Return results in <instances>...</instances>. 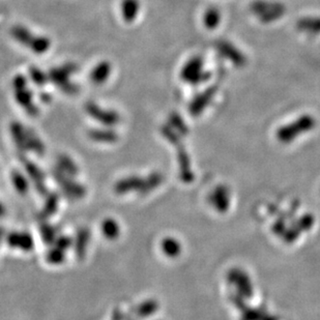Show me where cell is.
Wrapping results in <instances>:
<instances>
[{
	"mask_svg": "<svg viewBox=\"0 0 320 320\" xmlns=\"http://www.w3.org/2000/svg\"><path fill=\"white\" fill-rule=\"evenodd\" d=\"M252 13L264 23L277 21L285 14V6L277 1L271 0H257L251 5Z\"/></svg>",
	"mask_w": 320,
	"mask_h": 320,
	"instance_id": "cell-1",
	"label": "cell"
},
{
	"mask_svg": "<svg viewBox=\"0 0 320 320\" xmlns=\"http://www.w3.org/2000/svg\"><path fill=\"white\" fill-rule=\"evenodd\" d=\"M315 125L314 118L310 115L301 116L299 120L294 121L292 123L283 126L278 132V138L283 142H289L292 141L296 136L301 134L308 132Z\"/></svg>",
	"mask_w": 320,
	"mask_h": 320,
	"instance_id": "cell-2",
	"label": "cell"
},
{
	"mask_svg": "<svg viewBox=\"0 0 320 320\" xmlns=\"http://www.w3.org/2000/svg\"><path fill=\"white\" fill-rule=\"evenodd\" d=\"M183 79L191 84H198L207 79L206 73L203 70V61L199 57L192 58L183 66L182 71Z\"/></svg>",
	"mask_w": 320,
	"mask_h": 320,
	"instance_id": "cell-3",
	"label": "cell"
},
{
	"mask_svg": "<svg viewBox=\"0 0 320 320\" xmlns=\"http://www.w3.org/2000/svg\"><path fill=\"white\" fill-rule=\"evenodd\" d=\"M218 51L227 58L228 61L234 63L236 66H243L245 63V57L240 50H237L233 45L227 42L218 43Z\"/></svg>",
	"mask_w": 320,
	"mask_h": 320,
	"instance_id": "cell-4",
	"label": "cell"
},
{
	"mask_svg": "<svg viewBox=\"0 0 320 320\" xmlns=\"http://www.w3.org/2000/svg\"><path fill=\"white\" fill-rule=\"evenodd\" d=\"M144 180L138 176H130L122 180L115 184V192L117 194H126L132 191H138L140 193L143 187Z\"/></svg>",
	"mask_w": 320,
	"mask_h": 320,
	"instance_id": "cell-5",
	"label": "cell"
},
{
	"mask_svg": "<svg viewBox=\"0 0 320 320\" xmlns=\"http://www.w3.org/2000/svg\"><path fill=\"white\" fill-rule=\"evenodd\" d=\"M7 243L12 248H17L23 251L33 249V240L27 233L13 232L7 237Z\"/></svg>",
	"mask_w": 320,
	"mask_h": 320,
	"instance_id": "cell-6",
	"label": "cell"
},
{
	"mask_svg": "<svg viewBox=\"0 0 320 320\" xmlns=\"http://www.w3.org/2000/svg\"><path fill=\"white\" fill-rule=\"evenodd\" d=\"M217 89L214 87H212L210 89H207L204 92L199 94L197 98L192 102L191 104V111L194 115L199 114L200 112H202L203 109L211 103L213 100V96L214 95Z\"/></svg>",
	"mask_w": 320,
	"mask_h": 320,
	"instance_id": "cell-7",
	"label": "cell"
},
{
	"mask_svg": "<svg viewBox=\"0 0 320 320\" xmlns=\"http://www.w3.org/2000/svg\"><path fill=\"white\" fill-rule=\"evenodd\" d=\"M297 28H299L300 30L307 33H312V34L320 33V18L318 17L303 18L299 21V23H297Z\"/></svg>",
	"mask_w": 320,
	"mask_h": 320,
	"instance_id": "cell-8",
	"label": "cell"
},
{
	"mask_svg": "<svg viewBox=\"0 0 320 320\" xmlns=\"http://www.w3.org/2000/svg\"><path fill=\"white\" fill-rule=\"evenodd\" d=\"M102 231L106 239L116 240V237L121 233V229L116 221L112 219H106L102 224Z\"/></svg>",
	"mask_w": 320,
	"mask_h": 320,
	"instance_id": "cell-9",
	"label": "cell"
},
{
	"mask_svg": "<svg viewBox=\"0 0 320 320\" xmlns=\"http://www.w3.org/2000/svg\"><path fill=\"white\" fill-rule=\"evenodd\" d=\"M220 21H221V15L217 9H210L208 11H206L203 22L204 25L208 29H213L217 27L220 23Z\"/></svg>",
	"mask_w": 320,
	"mask_h": 320,
	"instance_id": "cell-10",
	"label": "cell"
},
{
	"mask_svg": "<svg viewBox=\"0 0 320 320\" xmlns=\"http://www.w3.org/2000/svg\"><path fill=\"white\" fill-rule=\"evenodd\" d=\"M162 250L167 256L174 257L178 254V253H180L181 248H180V244H178V243L175 240L166 239V240H164L162 243Z\"/></svg>",
	"mask_w": 320,
	"mask_h": 320,
	"instance_id": "cell-11",
	"label": "cell"
},
{
	"mask_svg": "<svg viewBox=\"0 0 320 320\" xmlns=\"http://www.w3.org/2000/svg\"><path fill=\"white\" fill-rule=\"evenodd\" d=\"M161 182H162V177L160 174H158V173L152 174L146 181L144 180L143 187L140 191V194H142V195L148 194V193H150L152 190H153V188L158 187V185L161 183Z\"/></svg>",
	"mask_w": 320,
	"mask_h": 320,
	"instance_id": "cell-12",
	"label": "cell"
},
{
	"mask_svg": "<svg viewBox=\"0 0 320 320\" xmlns=\"http://www.w3.org/2000/svg\"><path fill=\"white\" fill-rule=\"evenodd\" d=\"M88 237H89V233L86 229L81 230V231L78 233L77 236V243H76V250H77V254L79 257L83 256L85 250H86V245L88 243Z\"/></svg>",
	"mask_w": 320,
	"mask_h": 320,
	"instance_id": "cell-13",
	"label": "cell"
},
{
	"mask_svg": "<svg viewBox=\"0 0 320 320\" xmlns=\"http://www.w3.org/2000/svg\"><path fill=\"white\" fill-rule=\"evenodd\" d=\"M13 183L20 193H26L28 190V183L25 177L19 172H14L12 175Z\"/></svg>",
	"mask_w": 320,
	"mask_h": 320,
	"instance_id": "cell-14",
	"label": "cell"
},
{
	"mask_svg": "<svg viewBox=\"0 0 320 320\" xmlns=\"http://www.w3.org/2000/svg\"><path fill=\"white\" fill-rule=\"evenodd\" d=\"M59 166L61 167V169L63 171H65V172H63L64 174L66 173L70 175H76L78 172L77 167L74 165L70 159L65 158V157H62V158H61V160H59Z\"/></svg>",
	"mask_w": 320,
	"mask_h": 320,
	"instance_id": "cell-15",
	"label": "cell"
},
{
	"mask_svg": "<svg viewBox=\"0 0 320 320\" xmlns=\"http://www.w3.org/2000/svg\"><path fill=\"white\" fill-rule=\"evenodd\" d=\"M64 256H63V253L62 250L59 249L56 247V249L54 250H51L48 255H47V260L48 262L51 264H59L63 261Z\"/></svg>",
	"mask_w": 320,
	"mask_h": 320,
	"instance_id": "cell-16",
	"label": "cell"
},
{
	"mask_svg": "<svg viewBox=\"0 0 320 320\" xmlns=\"http://www.w3.org/2000/svg\"><path fill=\"white\" fill-rule=\"evenodd\" d=\"M158 309V304L153 301H147L142 304L138 310V314L141 316H148L152 314V312Z\"/></svg>",
	"mask_w": 320,
	"mask_h": 320,
	"instance_id": "cell-17",
	"label": "cell"
},
{
	"mask_svg": "<svg viewBox=\"0 0 320 320\" xmlns=\"http://www.w3.org/2000/svg\"><path fill=\"white\" fill-rule=\"evenodd\" d=\"M123 5L126 6L123 10V14L126 18L133 19L136 16V12L138 10V7H137L135 0H126Z\"/></svg>",
	"mask_w": 320,
	"mask_h": 320,
	"instance_id": "cell-18",
	"label": "cell"
},
{
	"mask_svg": "<svg viewBox=\"0 0 320 320\" xmlns=\"http://www.w3.org/2000/svg\"><path fill=\"white\" fill-rule=\"evenodd\" d=\"M95 71L100 72V75L92 76V79L94 80V82H96V83H101V82H103V80L105 79L106 76H108V74H109L108 65H101L100 68H98Z\"/></svg>",
	"mask_w": 320,
	"mask_h": 320,
	"instance_id": "cell-19",
	"label": "cell"
},
{
	"mask_svg": "<svg viewBox=\"0 0 320 320\" xmlns=\"http://www.w3.org/2000/svg\"><path fill=\"white\" fill-rule=\"evenodd\" d=\"M50 201H51V203L49 204V202H48L47 205H46V207H45V213H46L47 215L52 214V213H53L56 210V207H57L56 204H57L58 199L55 196H52L50 198Z\"/></svg>",
	"mask_w": 320,
	"mask_h": 320,
	"instance_id": "cell-20",
	"label": "cell"
},
{
	"mask_svg": "<svg viewBox=\"0 0 320 320\" xmlns=\"http://www.w3.org/2000/svg\"><path fill=\"white\" fill-rule=\"evenodd\" d=\"M43 236H44V240L45 241L48 242V243H51L52 241L54 240V231H53V229H52L49 226L43 228Z\"/></svg>",
	"mask_w": 320,
	"mask_h": 320,
	"instance_id": "cell-21",
	"label": "cell"
},
{
	"mask_svg": "<svg viewBox=\"0 0 320 320\" xmlns=\"http://www.w3.org/2000/svg\"><path fill=\"white\" fill-rule=\"evenodd\" d=\"M71 245V241L68 239V237H62V239H61L58 241L57 243V248L59 249H65V248H69Z\"/></svg>",
	"mask_w": 320,
	"mask_h": 320,
	"instance_id": "cell-22",
	"label": "cell"
},
{
	"mask_svg": "<svg viewBox=\"0 0 320 320\" xmlns=\"http://www.w3.org/2000/svg\"><path fill=\"white\" fill-rule=\"evenodd\" d=\"M3 214H4V207L2 206L1 203H0V217H2Z\"/></svg>",
	"mask_w": 320,
	"mask_h": 320,
	"instance_id": "cell-23",
	"label": "cell"
},
{
	"mask_svg": "<svg viewBox=\"0 0 320 320\" xmlns=\"http://www.w3.org/2000/svg\"><path fill=\"white\" fill-rule=\"evenodd\" d=\"M1 235H2V231H1V230H0V239H1Z\"/></svg>",
	"mask_w": 320,
	"mask_h": 320,
	"instance_id": "cell-24",
	"label": "cell"
}]
</instances>
